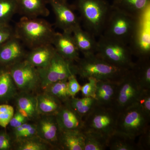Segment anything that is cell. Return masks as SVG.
<instances>
[{
	"instance_id": "24",
	"label": "cell",
	"mask_w": 150,
	"mask_h": 150,
	"mask_svg": "<svg viewBox=\"0 0 150 150\" xmlns=\"http://www.w3.org/2000/svg\"><path fill=\"white\" fill-rule=\"evenodd\" d=\"M17 88L8 68L0 69V101L7 102L15 98Z\"/></svg>"
},
{
	"instance_id": "41",
	"label": "cell",
	"mask_w": 150,
	"mask_h": 150,
	"mask_svg": "<svg viewBox=\"0 0 150 150\" xmlns=\"http://www.w3.org/2000/svg\"><path fill=\"white\" fill-rule=\"evenodd\" d=\"M10 137L4 131H0V150H9L12 148Z\"/></svg>"
},
{
	"instance_id": "39",
	"label": "cell",
	"mask_w": 150,
	"mask_h": 150,
	"mask_svg": "<svg viewBox=\"0 0 150 150\" xmlns=\"http://www.w3.org/2000/svg\"><path fill=\"white\" fill-rule=\"evenodd\" d=\"M76 76V75H72L67 81L68 92L71 97H74L78 92L81 91V86L77 80Z\"/></svg>"
},
{
	"instance_id": "11",
	"label": "cell",
	"mask_w": 150,
	"mask_h": 150,
	"mask_svg": "<svg viewBox=\"0 0 150 150\" xmlns=\"http://www.w3.org/2000/svg\"><path fill=\"white\" fill-rule=\"evenodd\" d=\"M150 8L141 18L129 46L133 56L150 57Z\"/></svg>"
},
{
	"instance_id": "15",
	"label": "cell",
	"mask_w": 150,
	"mask_h": 150,
	"mask_svg": "<svg viewBox=\"0 0 150 150\" xmlns=\"http://www.w3.org/2000/svg\"><path fill=\"white\" fill-rule=\"evenodd\" d=\"M52 44L57 53L70 62L74 63L80 58L72 33L56 32Z\"/></svg>"
},
{
	"instance_id": "2",
	"label": "cell",
	"mask_w": 150,
	"mask_h": 150,
	"mask_svg": "<svg viewBox=\"0 0 150 150\" xmlns=\"http://www.w3.org/2000/svg\"><path fill=\"white\" fill-rule=\"evenodd\" d=\"M75 64L76 74L83 79L119 83L129 71L111 64L96 54L83 56Z\"/></svg>"
},
{
	"instance_id": "18",
	"label": "cell",
	"mask_w": 150,
	"mask_h": 150,
	"mask_svg": "<svg viewBox=\"0 0 150 150\" xmlns=\"http://www.w3.org/2000/svg\"><path fill=\"white\" fill-rule=\"evenodd\" d=\"M25 60L37 69L46 67L51 62L56 51L52 44H47L30 49Z\"/></svg>"
},
{
	"instance_id": "14",
	"label": "cell",
	"mask_w": 150,
	"mask_h": 150,
	"mask_svg": "<svg viewBox=\"0 0 150 150\" xmlns=\"http://www.w3.org/2000/svg\"><path fill=\"white\" fill-rule=\"evenodd\" d=\"M25 46L16 36L0 46V66L8 68L24 60L27 54Z\"/></svg>"
},
{
	"instance_id": "13",
	"label": "cell",
	"mask_w": 150,
	"mask_h": 150,
	"mask_svg": "<svg viewBox=\"0 0 150 150\" xmlns=\"http://www.w3.org/2000/svg\"><path fill=\"white\" fill-rule=\"evenodd\" d=\"M36 125L37 136L55 149H59L61 130L55 115H40Z\"/></svg>"
},
{
	"instance_id": "37",
	"label": "cell",
	"mask_w": 150,
	"mask_h": 150,
	"mask_svg": "<svg viewBox=\"0 0 150 150\" xmlns=\"http://www.w3.org/2000/svg\"><path fill=\"white\" fill-rule=\"evenodd\" d=\"M16 36L14 28L9 24L0 25V46Z\"/></svg>"
},
{
	"instance_id": "40",
	"label": "cell",
	"mask_w": 150,
	"mask_h": 150,
	"mask_svg": "<svg viewBox=\"0 0 150 150\" xmlns=\"http://www.w3.org/2000/svg\"><path fill=\"white\" fill-rule=\"evenodd\" d=\"M29 121V120L26 117H25L24 115L16 110L11 119L8 125L12 129H15L24 123L28 122Z\"/></svg>"
},
{
	"instance_id": "28",
	"label": "cell",
	"mask_w": 150,
	"mask_h": 150,
	"mask_svg": "<svg viewBox=\"0 0 150 150\" xmlns=\"http://www.w3.org/2000/svg\"><path fill=\"white\" fill-rule=\"evenodd\" d=\"M68 102L83 119L97 103L95 98L90 97H83L81 98H76L75 97H71Z\"/></svg>"
},
{
	"instance_id": "22",
	"label": "cell",
	"mask_w": 150,
	"mask_h": 150,
	"mask_svg": "<svg viewBox=\"0 0 150 150\" xmlns=\"http://www.w3.org/2000/svg\"><path fill=\"white\" fill-rule=\"evenodd\" d=\"M60 150H84L85 136L81 131H61Z\"/></svg>"
},
{
	"instance_id": "34",
	"label": "cell",
	"mask_w": 150,
	"mask_h": 150,
	"mask_svg": "<svg viewBox=\"0 0 150 150\" xmlns=\"http://www.w3.org/2000/svg\"><path fill=\"white\" fill-rule=\"evenodd\" d=\"M14 112V109L11 105L6 104L0 105V126L6 128L8 126Z\"/></svg>"
},
{
	"instance_id": "27",
	"label": "cell",
	"mask_w": 150,
	"mask_h": 150,
	"mask_svg": "<svg viewBox=\"0 0 150 150\" xmlns=\"http://www.w3.org/2000/svg\"><path fill=\"white\" fill-rule=\"evenodd\" d=\"M39 115H56L62 104L59 99L44 92L36 96Z\"/></svg>"
},
{
	"instance_id": "36",
	"label": "cell",
	"mask_w": 150,
	"mask_h": 150,
	"mask_svg": "<svg viewBox=\"0 0 150 150\" xmlns=\"http://www.w3.org/2000/svg\"><path fill=\"white\" fill-rule=\"evenodd\" d=\"M136 103L150 116V90H143Z\"/></svg>"
},
{
	"instance_id": "29",
	"label": "cell",
	"mask_w": 150,
	"mask_h": 150,
	"mask_svg": "<svg viewBox=\"0 0 150 150\" xmlns=\"http://www.w3.org/2000/svg\"><path fill=\"white\" fill-rule=\"evenodd\" d=\"M85 136L84 150H105L108 148V138L92 132H83Z\"/></svg>"
},
{
	"instance_id": "16",
	"label": "cell",
	"mask_w": 150,
	"mask_h": 150,
	"mask_svg": "<svg viewBox=\"0 0 150 150\" xmlns=\"http://www.w3.org/2000/svg\"><path fill=\"white\" fill-rule=\"evenodd\" d=\"M55 115L61 131L76 130L83 131V118L72 108L68 101L63 103Z\"/></svg>"
},
{
	"instance_id": "10",
	"label": "cell",
	"mask_w": 150,
	"mask_h": 150,
	"mask_svg": "<svg viewBox=\"0 0 150 150\" xmlns=\"http://www.w3.org/2000/svg\"><path fill=\"white\" fill-rule=\"evenodd\" d=\"M143 90L129 70L118 83L113 106L120 112L135 104Z\"/></svg>"
},
{
	"instance_id": "17",
	"label": "cell",
	"mask_w": 150,
	"mask_h": 150,
	"mask_svg": "<svg viewBox=\"0 0 150 150\" xmlns=\"http://www.w3.org/2000/svg\"><path fill=\"white\" fill-rule=\"evenodd\" d=\"M16 98V110L29 120H37L40 115L37 108L36 96L30 93L21 92Z\"/></svg>"
},
{
	"instance_id": "8",
	"label": "cell",
	"mask_w": 150,
	"mask_h": 150,
	"mask_svg": "<svg viewBox=\"0 0 150 150\" xmlns=\"http://www.w3.org/2000/svg\"><path fill=\"white\" fill-rule=\"evenodd\" d=\"M37 69L40 87L43 89L53 83L68 80L72 75H76L74 63L65 59L57 52L46 67Z\"/></svg>"
},
{
	"instance_id": "35",
	"label": "cell",
	"mask_w": 150,
	"mask_h": 150,
	"mask_svg": "<svg viewBox=\"0 0 150 150\" xmlns=\"http://www.w3.org/2000/svg\"><path fill=\"white\" fill-rule=\"evenodd\" d=\"M87 79L88 82L81 87V91L84 97H90L95 98L98 81L92 78H88Z\"/></svg>"
},
{
	"instance_id": "9",
	"label": "cell",
	"mask_w": 150,
	"mask_h": 150,
	"mask_svg": "<svg viewBox=\"0 0 150 150\" xmlns=\"http://www.w3.org/2000/svg\"><path fill=\"white\" fill-rule=\"evenodd\" d=\"M17 88L23 92L30 93L40 86V79L37 68L26 60L8 68Z\"/></svg>"
},
{
	"instance_id": "5",
	"label": "cell",
	"mask_w": 150,
	"mask_h": 150,
	"mask_svg": "<svg viewBox=\"0 0 150 150\" xmlns=\"http://www.w3.org/2000/svg\"><path fill=\"white\" fill-rule=\"evenodd\" d=\"M119 112L113 106L96 103L83 118V132L92 131L108 138L116 131Z\"/></svg>"
},
{
	"instance_id": "38",
	"label": "cell",
	"mask_w": 150,
	"mask_h": 150,
	"mask_svg": "<svg viewBox=\"0 0 150 150\" xmlns=\"http://www.w3.org/2000/svg\"><path fill=\"white\" fill-rule=\"evenodd\" d=\"M139 137V139L137 143L138 150H150V126Z\"/></svg>"
},
{
	"instance_id": "12",
	"label": "cell",
	"mask_w": 150,
	"mask_h": 150,
	"mask_svg": "<svg viewBox=\"0 0 150 150\" xmlns=\"http://www.w3.org/2000/svg\"><path fill=\"white\" fill-rule=\"evenodd\" d=\"M48 2L55 15L56 26L63 32L72 33L77 27L80 26V19L67 1L48 0Z\"/></svg>"
},
{
	"instance_id": "4",
	"label": "cell",
	"mask_w": 150,
	"mask_h": 150,
	"mask_svg": "<svg viewBox=\"0 0 150 150\" xmlns=\"http://www.w3.org/2000/svg\"><path fill=\"white\" fill-rule=\"evenodd\" d=\"M140 18L131 16L111 6L101 35L129 45Z\"/></svg>"
},
{
	"instance_id": "20",
	"label": "cell",
	"mask_w": 150,
	"mask_h": 150,
	"mask_svg": "<svg viewBox=\"0 0 150 150\" xmlns=\"http://www.w3.org/2000/svg\"><path fill=\"white\" fill-rule=\"evenodd\" d=\"M72 35L79 51L83 56L96 54L98 43L95 36L85 30H84L81 25L73 31Z\"/></svg>"
},
{
	"instance_id": "7",
	"label": "cell",
	"mask_w": 150,
	"mask_h": 150,
	"mask_svg": "<svg viewBox=\"0 0 150 150\" xmlns=\"http://www.w3.org/2000/svg\"><path fill=\"white\" fill-rule=\"evenodd\" d=\"M150 116L137 103L120 111L116 131L136 138L150 127Z\"/></svg>"
},
{
	"instance_id": "3",
	"label": "cell",
	"mask_w": 150,
	"mask_h": 150,
	"mask_svg": "<svg viewBox=\"0 0 150 150\" xmlns=\"http://www.w3.org/2000/svg\"><path fill=\"white\" fill-rule=\"evenodd\" d=\"M85 30L94 36L102 34L111 6L105 0H75Z\"/></svg>"
},
{
	"instance_id": "23",
	"label": "cell",
	"mask_w": 150,
	"mask_h": 150,
	"mask_svg": "<svg viewBox=\"0 0 150 150\" xmlns=\"http://www.w3.org/2000/svg\"><path fill=\"white\" fill-rule=\"evenodd\" d=\"M118 83L98 81L97 83L95 99L97 103L113 106Z\"/></svg>"
},
{
	"instance_id": "21",
	"label": "cell",
	"mask_w": 150,
	"mask_h": 150,
	"mask_svg": "<svg viewBox=\"0 0 150 150\" xmlns=\"http://www.w3.org/2000/svg\"><path fill=\"white\" fill-rule=\"evenodd\" d=\"M18 13L22 16L29 18L47 17L50 11L45 0H16Z\"/></svg>"
},
{
	"instance_id": "25",
	"label": "cell",
	"mask_w": 150,
	"mask_h": 150,
	"mask_svg": "<svg viewBox=\"0 0 150 150\" xmlns=\"http://www.w3.org/2000/svg\"><path fill=\"white\" fill-rule=\"evenodd\" d=\"M130 71L144 90H150V57L139 58Z\"/></svg>"
},
{
	"instance_id": "32",
	"label": "cell",
	"mask_w": 150,
	"mask_h": 150,
	"mask_svg": "<svg viewBox=\"0 0 150 150\" xmlns=\"http://www.w3.org/2000/svg\"><path fill=\"white\" fill-rule=\"evenodd\" d=\"M16 143V149L18 150H47L54 148L37 136Z\"/></svg>"
},
{
	"instance_id": "33",
	"label": "cell",
	"mask_w": 150,
	"mask_h": 150,
	"mask_svg": "<svg viewBox=\"0 0 150 150\" xmlns=\"http://www.w3.org/2000/svg\"><path fill=\"white\" fill-rule=\"evenodd\" d=\"M13 135L16 143L37 136L35 123L27 122L13 129Z\"/></svg>"
},
{
	"instance_id": "26",
	"label": "cell",
	"mask_w": 150,
	"mask_h": 150,
	"mask_svg": "<svg viewBox=\"0 0 150 150\" xmlns=\"http://www.w3.org/2000/svg\"><path fill=\"white\" fill-rule=\"evenodd\" d=\"M136 138L115 131L108 139V148L110 150H138Z\"/></svg>"
},
{
	"instance_id": "6",
	"label": "cell",
	"mask_w": 150,
	"mask_h": 150,
	"mask_svg": "<svg viewBox=\"0 0 150 150\" xmlns=\"http://www.w3.org/2000/svg\"><path fill=\"white\" fill-rule=\"evenodd\" d=\"M99 37L96 56L116 67L131 69L134 62L129 45L102 35Z\"/></svg>"
},
{
	"instance_id": "19",
	"label": "cell",
	"mask_w": 150,
	"mask_h": 150,
	"mask_svg": "<svg viewBox=\"0 0 150 150\" xmlns=\"http://www.w3.org/2000/svg\"><path fill=\"white\" fill-rule=\"evenodd\" d=\"M112 8L136 18H140L150 8V0H113Z\"/></svg>"
},
{
	"instance_id": "31",
	"label": "cell",
	"mask_w": 150,
	"mask_h": 150,
	"mask_svg": "<svg viewBox=\"0 0 150 150\" xmlns=\"http://www.w3.org/2000/svg\"><path fill=\"white\" fill-rule=\"evenodd\" d=\"M18 13L16 0H0V25L9 24L11 19Z\"/></svg>"
},
{
	"instance_id": "1",
	"label": "cell",
	"mask_w": 150,
	"mask_h": 150,
	"mask_svg": "<svg viewBox=\"0 0 150 150\" xmlns=\"http://www.w3.org/2000/svg\"><path fill=\"white\" fill-rule=\"evenodd\" d=\"M40 18L22 16L14 28L16 37L30 49L52 44L56 33L50 23Z\"/></svg>"
},
{
	"instance_id": "30",
	"label": "cell",
	"mask_w": 150,
	"mask_h": 150,
	"mask_svg": "<svg viewBox=\"0 0 150 150\" xmlns=\"http://www.w3.org/2000/svg\"><path fill=\"white\" fill-rule=\"evenodd\" d=\"M67 81L66 80L53 83L43 89L44 92L56 98L62 103H65L71 97L68 92Z\"/></svg>"
},
{
	"instance_id": "42",
	"label": "cell",
	"mask_w": 150,
	"mask_h": 150,
	"mask_svg": "<svg viewBox=\"0 0 150 150\" xmlns=\"http://www.w3.org/2000/svg\"><path fill=\"white\" fill-rule=\"evenodd\" d=\"M60 1H68V0H60Z\"/></svg>"
}]
</instances>
